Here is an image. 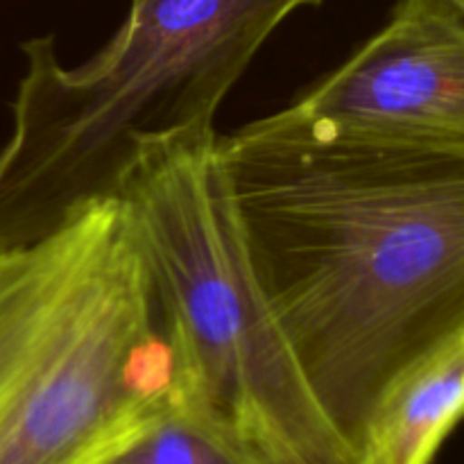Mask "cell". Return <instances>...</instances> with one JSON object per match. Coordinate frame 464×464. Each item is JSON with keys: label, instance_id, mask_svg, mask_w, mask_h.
<instances>
[{"label": "cell", "instance_id": "obj_2", "mask_svg": "<svg viewBox=\"0 0 464 464\" xmlns=\"http://www.w3.org/2000/svg\"><path fill=\"white\" fill-rule=\"evenodd\" d=\"M322 0H130L107 45L66 68L53 36L23 45L0 152V249L116 199L145 152L216 136L213 118L272 32Z\"/></svg>", "mask_w": 464, "mask_h": 464}, {"label": "cell", "instance_id": "obj_4", "mask_svg": "<svg viewBox=\"0 0 464 464\" xmlns=\"http://www.w3.org/2000/svg\"><path fill=\"white\" fill-rule=\"evenodd\" d=\"M118 199L148 258L190 397L225 417L261 464H361L254 276L218 134L145 152Z\"/></svg>", "mask_w": 464, "mask_h": 464}, {"label": "cell", "instance_id": "obj_7", "mask_svg": "<svg viewBox=\"0 0 464 464\" xmlns=\"http://www.w3.org/2000/svg\"><path fill=\"white\" fill-rule=\"evenodd\" d=\"M107 464H261L238 430L184 394Z\"/></svg>", "mask_w": 464, "mask_h": 464}, {"label": "cell", "instance_id": "obj_6", "mask_svg": "<svg viewBox=\"0 0 464 464\" xmlns=\"http://www.w3.org/2000/svg\"><path fill=\"white\" fill-rule=\"evenodd\" d=\"M464 420V334L399 372L362 424L361 464H433Z\"/></svg>", "mask_w": 464, "mask_h": 464}, {"label": "cell", "instance_id": "obj_5", "mask_svg": "<svg viewBox=\"0 0 464 464\" xmlns=\"http://www.w3.org/2000/svg\"><path fill=\"white\" fill-rule=\"evenodd\" d=\"M281 113L334 130L464 145V18L447 0H397L374 36Z\"/></svg>", "mask_w": 464, "mask_h": 464}, {"label": "cell", "instance_id": "obj_8", "mask_svg": "<svg viewBox=\"0 0 464 464\" xmlns=\"http://www.w3.org/2000/svg\"><path fill=\"white\" fill-rule=\"evenodd\" d=\"M447 3H449V5H451V7H453V9H456V12H458V14H460V16L464 18V0H447Z\"/></svg>", "mask_w": 464, "mask_h": 464}, {"label": "cell", "instance_id": "obj_1", "mask_svg": "<svg viewBox=\"0 0 464 464\" xmlns=\"http://www.w3.org/2000/svg\"><path fill=\"white\" fill-rule=\"evenodd\" d=\"M218 159L267 306L356 449L390 381L464 334V145L276 111Z\"/></svg>", "mask_w": 464, "mask_h": 464}, {"label": "cell", "instance_id": "obj_3", "mask_svg": "<svg viewBox=\"0 0 464 464\" xmlns=\"http://www.w3.org/2000/svg\"><path fill=\"white\" fill-rule=\"evenodd\" d=\"M186 392L122 199L0 249V464H107Z\"/></svg>", "mask_w": 464, "mask_h": 464}]
</instances>
